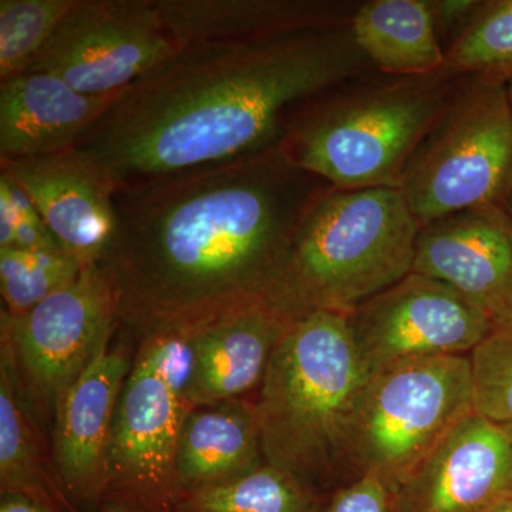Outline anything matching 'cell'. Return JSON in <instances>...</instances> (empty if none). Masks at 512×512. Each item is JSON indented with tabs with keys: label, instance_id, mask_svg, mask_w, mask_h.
Listing matches in <instances>:
<instances>
[{
	"label": "cell",
	"instance_id": "33",
	"mask_svg": "<svg viewBox=\"0 0 512 512\" xmlns=\"http://www.w3.org/2000/svg\"><path fill=\"white\" fill-rule=\"evenodd\" d=\"M505 208H507V211L510 212L512 217V194L511 197L508 198L507 204H505Z\"/></svg>",
	"mask_w": 512,
	"mask_h": 512
},
{
	"label": "cell",
	"instance_id": "11",
	"mask_svg": "<svg viewBox=\"0 0 512 512\" xmlns=\"http://www.w3.org/2000/svg\"><path fill=\"white\" fill-rule=\"evenodd\" d=\"M348 316L369 376L421 357L470 355L493 332L484 313L456 289L417 272L360 303Z\"/></svg>",
	"mask_w": 512,
	"mask_h": 512
},
{
	"label": "cell",
	"instance_id": "32",
	"mask_svg": "<svg viewBox=\"0 0 512 512\" xmlns=\"http://www.w3.org/2000/svg\"><path fill=\"white\" fill-rule=\"evenodd\" d=\"M505 87H507L508 103H510L511 116H512V79L508 80V82L505 83Z\"/></svg>",
	"mask_w": 512,
	"mask_h": 512
},
{
	"label": "cell",
	"instance_id": "1",
	"mask_svg": "<svg viewBox=\"0 0 512 512\" xmlns=\"http://www.w3.org/2000/svg\"><path fill=\"white\" fill-rule=\"evenodd\" d=\"M329 187L274 147L116 191L99 265L116 288L119 326L141 339L195 332L251 306L278 309L293 238Z\"/></svg>",
	"mask_w": 512,
	"mask_h": 512
},
{
	"label": "cell",
	"instance_id": "9",
	"mask_svg": "<svg viewBox=\"0 0 512 512\" xmlns=\"http://www.w3.org/2000/svg\"><path fill=\"white\" fill-rule=\"evenodd\" d=\"M119 329V298L100 265L19 316L0 315V339L12 355L23 397L52 426L57 404L103 340Z\"/></svg>",
	"mask_w": 512,
	"mask_h": 512
},
{
	"label": "cell",
	"instance_id": "23",
	"mask_svg": "<svg viewBox=\"0 0 512 512\" xmlns=\"http://www.w3.org/2000/svg\"><path fill=\"white\" fill-rule=\"evenodd\" d=\"M446 66L493 82L512 79V0L480 2L463 32L446 49Z\"/></svg>",
	"mask_w": 512,
	"mask_h": 512
},
{
	"label": "cell",
	"instance_id": "22",
	"mask_svg": "<svg viewBox=\"0 0 512 512\" xmlns=\"http://www.w3.org/2000/svg\"><path fill=\"white\" fill-rule=\"evenodd\" d=\"M323 500L265 461L244 476L181 495L174 512H319Z\"/></svg>",
	"mask_w": 512,
	"mask_h": 512
},
{
	"label": "cell",
	"instance_id": "30",
	"mask_svg": "<svg viewBox=\"0 0 512 512\" xmlns=\"http://www.w3.org/2000/svg\"><path fill=\"white\" fill-rule=\"evenodd\" d=\"M0 512H66L52 505L40 503L26 495L2 494Z\"/></svg>",
	"mask_w": 512,
	"mask_h": 512
},
{
	"label": "cell",
	"instance_id": "14",
	"mask_svg": "<svg viewBox=\"0 0 512 512\" xmlns=\"http://www.w3.org/2000/svg\"><path fill=\"white\" fill-rule=\"evenodd\" d=\"M512 498V433L468 414L392 491L394 512H484Z\"/></svg>",
	"mask_w": 512,
	"mask_h": 512
},
{
	"label": "cell",
	"instance_id": "10",
	"mask_svg": "<svg viewBox=\"0 0 512 512\" xmlns=\"http://www.w3.org/2000/svg\"><path fill=\"white\" fill-rule=\"evenodd\" d=\"M180 50L156 0H77L28 72L100 96L127 90Z\"/></svg>",
	"mask_w": 512,
	"mask_h": 512
},
{
	"label": "cell",
	"instance_id": "8",
	"mask_svg": "<svg viewBox=\"0 0 512 512\" xmlns=\"http://www.w3.org/2000/svg\"><path fill=\"white\" fill-rule=\"evenodd\" d=\"M402 190L420 227L454 212L507 204L512 116L507 87L463 76L404 170Z\"/></svg>",
	"mask_w": 512,
	"mask_h": 512
},
{
	"label": "cell",
	"instance_id": "34",
	"mask_svg": "<svg viewBox=\"0 0 512 512\" xmlns=\"http://www.w3.org/2000/svg\"><path fill=\"white\" fill-rule=\"evenodd\" d=\"M92 512H127V511H120V510H110V508H103V510H97Z\"/></svg>",
	"mask_w": 512,
	"mask_h": 512
},
{
	"label": "cell",
	"instance_id": "6",
	"mask_svg": "<svg viewBox=\"0 0 512 512\" xmlns=\"http://www.w3.org/2000/svg\"><path fill=\"white\" fill-rule=\"evenodd\" d=\"M191 365L187 330L138 339L114 416L109 490L100 510L175 511L178 441L195 409L188 396Z\"/></svg>",
	"mask_w": 512,
	"mask_h": 512
},
{
	"label": "cell",
	"instance_id": "12",
	"mask_svg": "<svg viewBox=\"0 0 512 512\" xmlns=\"http://www.w3.org/2000/svg\"><path fill=\"white\" fill-rule=\"evenodd\" d=\"M116 332L101 343L86 369L57 404L52 421L53 460L70 501L80 512L103 507L110 483L114 416L133 355Z\"/></svg>",
	"mask_w": 512,
	"mask_h": 512
},
{
	"label": "cell",
	"instance_id": "4",
	"mask_svg": "<svg viewBox=\"0 0 512 512\" xmlns=\"http://www.w3.org/2000/svg\"><path fill=\"white\" fill-rule=\"evenodd\" d=\"M463 74L370 73L296 109L279 150L339 190L400 188L406 165L453 99Z\"/></svg>",
	"mask_w": 512,
	"mask_h": 512
},
{
	"label": "cell",
	"instance_id": "13",
	"mask_svg": "<svg viewBox=\"0 0 512 512\" xmlns=\"http://www.w3.org/2000/svg\"><path fill=\"white\" fill-rule=\"evenodd\" d=\"M412 272L468 299L493 330L512 326V217L503 205L454 212L420 228Z\"/></svg>",
	"mask_w": 512,
	"mask_h": 512
},
{
	"label": "cell",
	"instance_id": "20",
	"mask_svg": "<svg viewBox=\"0 0 512 512\" xmlns=\"http://www.w3.org/2000/svg\"><path fill=\"white\" fill-rule=\"evenodd\" d=\"M0 494H19L66 512H80L64 491L52 448L23 397L12 355L0 339Z\"/></svg>",
	"mask_w": 512,
	"mask_h": 512
},
{
	"label": "cell",
	"instance_id": "16",
	"mask_svg": "<svg viewBox=\"0 0 512 512\" xmlns=\"http://www.w3.org/2000/svg\"><path fill=\"white\" fill-rule=\"evenodd\" d=\"M127 90L93 96L43 72L5 80L0 83V161L72 150Z\"/></svg>",
	"mask_w": 512,
	"mask_h": 512
},
{
	"label": "cell",
	"instance_id": "18",
	"mask_svg": "<svg viewBox=\"0 0 512 512\" xmlns=\"http://www.w3.org/2000/svg\"><path fill=\"white\" fill-rule=\"evenodd\" d=\"M293 322L274 306L256 305L191 332L192 406L258 393L276 346Z\"/></svg>",
	"mask_w": 512,
	"mask_h": 512
},
{
	"label": "cell",
	"instance_id": "7",
	"mask_svg": "<svg viewBox=\"0 0 512 512\" xmlns=\"http://www.w3.org/2000/svg\"><path fill=\"white\" fill-rule=\"evenodd\" d=\"M471 413L470 355L421 357L370 375L349 431V481L372 474L393 491Z\"/></svg>",
	"mask_w": 512,
	"mask_h": 512
},
{
	"label": "cell",
	"instance_id": "26",
	"mask_svg": "<svg viewBox=\"0 0 512 512\" xmlns=\"http://www.w3.org/2000/svg\"><path fill=\"white\" fill-rule=\"evenodd\" d=\"M474 413L512 433V326L493 330L470 353Z\"/></svg>",
	"mask_w": 512,
	"mask_h": 512
},
{
	"label": "cell",
	"instance_id": "3",
	"mask_svg": "<svg viewBox=\"0 0 512 512\" xmlns=\"http://www.w3.org/2000/svg\"><path fill=\"white\" fill-rule=\"evenodd\" d=\"M348 315L322 311L296 319L254 399L266 463L320 497L349 481V431L369 377Z\"/></svg>",
	"mask_w": 512,
	"mask_h": 512
},
{
	"label": "cell",
	"instance_id": "28",
	"mask_svg": "<svg viewBox=\"0 0 512 512\" xmlns=\"http://www.w3.org/2000/svg\"><path fill=\"white\" fill-rule=\"evenodd\" d=\"M434 29L444 53L473 18L480 2L478 0H427Z\"/></svg>",
	"mask_w": 512,
	"mask_h": 512
},
{
	"label": "cell",
	"instance_id": "27",
	"mask_svg": "<svg viewBox=\"0 0 512 512\" xmlns=\"http://www.w3.org/2000/svg\"><path fill=\"white\" fill-rule=\"evenodd\" d=\"M319 512H394L392 491L379 477L367 474L326 495Z\"/></svg>",
	"mask_w": 512,
	"mask_h": 512
},
{
	"label": "cell",
	"instance_id": "25",
	"mask_svg": "<svg viewBox=\"0 0 512 512\" xmlns=\"http://www.w3.org/2000/svg\"><path fill=\"white\" fill-rule=\"evenodd\" d=\"M66 254L0 249V291L10 316L32 311L40 302L72 285L82 272Z\"/></svg>",
	"mask_w": 512,
	"mask_h": 512
},
{
	"label": "cell",
	"instance_id": "5",
	"mask_svg": "<svg viewBox=\"0 0 512 512\" xmlns=\"http://www.w3.org/2000/svg\"><path fill=\"white\" fill-rule=\"evenodd\" d=\"M420 228L400 188L329 187L293 238L276 306L293 320L352 312L412 272Z\"/></svg>",
	"mask_w": 512,
	"mask_h": 512
},
{
	"label": "cell",
	"instance_id": "17",
	"mask_svg": "<svg viewBox=\"0 0 512 512\" xmlns=\"http://www.w3.org/2000/svg\"><path fill=\"white\" fill-rule=\"evenodd\" d=\"M181 49L255 42L343 28L360 2L340 0H156Z\"/></svg>",
	"mask_w": 512,
	"mask_h": 512
},
{
	"label": "cell",
	"instance_id": "31",
	"mask_svg": "<svg viewBox=\"0 0 512 512\" xmlns=\"http://www.w3.org/2000/svg\"><path fill=\"white\" fill-rule=\"evenodd\" d=\"M484 512H512V498L503 501V503L494 505V507L488 508V510Z\"/></svg>",
	"mask_w": 512,
	"mask_h": 512
},
{
	"label": "cell",
	"instance_id": "19",
	"mask_svg": "<svg viewBox=\"0 0 512 512\" xmlns=\"http://www.w3.org/2000/svg\"><path fill=\"white\" fill-rule=\"evenodd\" d=\"M264 463L252 397L195 407L185 420L175 458L181 495L234 480Z\"/></svg>",
	"mask_w": 512,
	"mask_h": 512
},
{
	"label": "cell",
	"instance_id": "21",
	"mask_svg": "<svg viewBox=\"0 0 512 512\" xmlns=\"http://www.w3.org/2000/svg\"><path fill=\"white\" fill-rule=\"evenodd\" d=\"M350 28L377 73L424 76L446 66L427 0L360 2Z\"/></svg>",
	"mask_w": 512,
	"mask_h": 512
},
{
	"label": "cell",
	"instance_id": "24",
	"mask_svg": "<svg viewBox=\"0 0 512 512\" xmlns=\"http://www.w3.org/2000/svg\"><path fill=\"white\" fill-rule=\"evenodd\" d=\"M77 0H0V83L28 72Z\"/></svg>",
	"mask_w": 512,
	"mask_h": 512
},
{
	"label": "cell",
	"instance_id": "29",
	"mask_svg": "<svg viewBox=\"0 0 512 512\" xmlns=\"http://www.w3.org/2000/svg\"><path fill=\"white\" fill-rule=\"evenodd\" d=\"M20 215L10 198L8 188L0 181V249H9L15 242Z\"/></svg>",
	"mask_w": 512,
	"mask_h": 512
},
{
	"label": "cell",
	"instance_id": "2",
	"mask_svg": "<svg viewBox=\"0 0 512 512\" xmlns=\"http://www.w3.org/2000/svg\"><path fill=\"white\" fill-rule=\"evenodd\" d=\"M375 73L350 25L180 52L77 143L116 191L278 147L299 106Z\"/></svg>",
	"mask_w": 512,
	"mask_h": 512
},
{
	"label": "cell",
	"instance_id": "15",
	"mask_svg": "<svg viewBox=\"0 0 512 512\" xmlns=\"http://www.w3.org/2000/svg\"><path fill=\"white\" fill-rule=\"evenodd\" d=\"M0 177L28 195L64 254L83 268L103 261L116 229V187L86 154L3 160Z\"/></svg>",
	"mask_w": 512,
	"mask_h": 512
}]
</instances>
